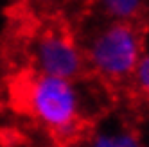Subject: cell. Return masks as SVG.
I'll list each match as a JSON object with an SVG mask.
<instances>
[{
  "mask_svg": "<svg viewBox=\"0 0 149 147\" xmlns=\"http://www.w3.org/2000/svg\"><path fill=\"white\" fill-rule=\"evenodd\" d=\"M92 74L108 85H130L146 56V24L102 20L83 43Z\"/></svg>",
  "mask_w": 149,
  "mask_h": 147,
  "instance_id": "1",
  "label": "cell"
},
{
  "mask_svg": "<svg viewBox=\"0 0 149 147\" xmlns=\"http://www.w3.org/2000/svg\"><path fill=\"white\" fill-rule=\"evenodd\" d=\"M25 106L59 142H74L84 122V99L77 81L36 74L25 88Z\"/></svg>",
  "mask_w": 149,
  "mask_h": 147,
  "instance_id": "2",
  "label": "cell"
},
{
  "mask_svg": "<svg viewBox=\"0 0 149 147\" xmlns=\"http://www.w3.org/2000/svg\"><path fill=\"white\" fill-rule=\"evenodd\" d=\"M33 58L36 72L41 76L77 81L88 70L83 45L61 29H49L36 38Z\"/></svg>",
  "mask_w": 149,
  "mask_h": 147,
  "instance_id": "3",
  "label": "cell"
},
{
  "mask_svg": "<svg viewBox=\"0 0 149 147\" xmlns=\"http://www.w3.org/2000/svg\"><path fill=\"white\" fill-rule=\"evenodd\" d=\"M84 147H144L140 135L120 122H102L86 138Z\"/></svg>",
  "mask_w": 149,
  "mask_h": 147,
  "instance_id": "4",
  "label": "cell"
},
{
  "mask_svg": "<svg viewBox=\"0 0 149 147\" xmlns=\"http://www.w3.org/2000/svg\"><path fill=\"white\" fill-rule=\"evenodd\" d=\"M102 20L124 24H147L149 0H95Z\"/></svg>",
  "mask_w": 149,
  "mask_h": 147,
  "instance_id": "5",
  "label": "cell"
},
{
  "mask_svg": "<svg viewBox=\"0 0 149 147\" xmlns=\"http://www.w3.org/2000/svg\"><path fill=\"white\" fill-rule=\"evenodd\" d=\"M130 86L135 90V93L144 102L149 104V56L147 54L140 61V65H138L135 76H133V79L130 83Z\"/></svg>",
  "mask_w": 149,
  "mask_h": 147,
  "instance_id": "6",
  "label": "cell"
},
{
  "mask_svg": "<svg viewBox=\"0 0 149 147\" xmlns=\"http://www.w3.org/2000/svg\"><path fill=\"white\" fill-rule=\"evenodd\" d=\"M52 147H81V145L76 144V142H58L56 145H52Z\"/></svg>",
  "mask_w": 149,
  "mask_h": 147,
  "instance_id": "7",
  "label": "cell"
},
{
  "mask_svg": "<svg viewBox=\"0 0 149 147\" xmlns=\"http://www.w3.org/2000/svg\"><path fill=\"white\" fill-rule=\"evenodd\" d=\"M146 54L149 56V22L146 24Z\"/></svg>",
  "mask_w": 149,
  "mask_h": 147,
  "instance_id": "8",
  "label": "cell"
}]
</instances>
